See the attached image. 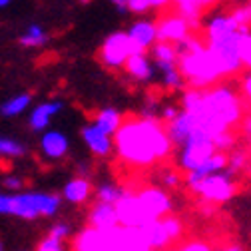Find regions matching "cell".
Returning <instances> with one entry per match:
<instances>
[{"instance_id": "1", "label": "cell", "mask_w": 251, "mask_h": 251, "mask_svg": "<svg viewBox=\"0 0 251 251\" xmlns=\"http://www.w3.org/2000/svg\"><path fill=\"white\" fill-rule=\"evenodd\" d=\"M181 110L194 116L196 130L213 140L233 132L247 114L237 82L231 80L219 82L207 90L187 88L181 94Z\"/></svg>"}, {"instance_id": "2", "label": "cell", "mask_w": 251, "mask_h": 251, "mask_svg": "<svg viewBox=\"0 0 251 251\" xmlns=\"http://www.w3.org/2000/svg\"><path fill=\"white\" fill-rule=\"evenodd\" d=\"M174 142L168 128L153 118L132 116L124 120L122 128L114 136V151L118 160L130 168H151L166 162L174 153Z\"/></svg>"}, {"instance_id": "3", "label": "cell", "mask_w": 251, "mask_h": 251, "mask_svg": "<svg viewBox=\"0 0 251 251\" xmlns=\"http://www.w3.org/2000/svg\"><path fill=\"white\" fill-rule=\"evenodd\" d=\"M62 196L46 192H20L2 194L0 192V215H10L26 222L40 217H54L62 207Z\"/></svg>"}, {"instance_id": "4", "label": "cell", "mask_w": 251, "mask_h": 251, "mask_svg": "<svg viewBox=\"0 0 251 251\" xmlns=\"http://www.w3.org/2000/svg\"><path fill=\"white\" fill-rule=\"evenodd\" d=\"M179 70L185 78V84H190V88L196 90H207L226 80L222 68H219V62L215 60L207 44L200 50L179 54Z\"/></svg>"}, {"instance_id": "5", "label": "cell", "mask_w": 251, "mask_h": 251, "mask_svg": "<svg viewBox=\"0 0 251 251\" xmlns=\"http://www.w3.org/2000/svg\"><path fill=\"white\" fill-rule=\"evenodd\" d=\"M183 183H185L187 190H190L205 205H222V203H227L237 194V179L227 170L226 172H219V174H211V176L201 177V179L183 181Z\"/></svg>"}, {"instance_id": "6", "label": "cell", "mask_w": 251, "mask_h": 251, "mask_svg": "<svg viewBox=\"0 0 251 251\" xmlns=\"http://www.w3.org/2000/svg\"><path fill=\"white\" fill-rule=\"evenodd\" d=\"M251 32V28H239L237 32L224 36L219 40L207 42V48L213 52L215 60L219 62V68L224 72V78H235L239 76L245 68H243V60H241V44L245 34Z\"/></svg>"}, {"instance_id": "7", "label": "cell", "mask_w": 251, "mask_h": 251, "mask_svg": "<svg viewBox=\"0 0 251 251\" xmlns=\"http://www.w3.org/2000/svg\"><path fill=\"white\" fill-rule=\"evenodd\" d=\"M213 153H217L213 138L196 130L190 138H187V142L176 151V166L183 174H192V172L200 170Z\"/></svg>"}, {"instance_id": "8", "label": "cell", "mask_w": 251, "mask_h": 251, "mask_svg": "<svg viewBox=\"0 0 251 251\" xmlns=\"http://www.w3.org/2000/svg\"><path fill=\"white\" fill-rule=\"evenodd\" d=\"M124 249V227L116 229H94L86 226L72 237V251H122Z\"/></svg>"}, {"instance_id": "9", "label": "cell", "mask_w": 251, "mask_h": 251, "mask_svg": "<svg viewBox=\"0 0 251 251\" xmlns=\"http://www.w3.org/2000/svg\"><path fill=\"white\" fill-rule=\"evenodd\" d=\"M185 226L177 215H168L162 217L158 222H153L146 227H142V233L146 237V241L150 243V247L153 251H166L170 249L174 243H177L183 237Z\"/></svg>"}, {"instance_id": "10", "label": "cell", "mask_w": 251, "mask_h": 251, "mask_svg": "<svg viewBox=\"0 0 251 251\" xmlns=\"http://www.w3.org/2000/svg\"><path fill=\"white\" fill-rule=\"evenodd\" d=\"M136 54V48L128 36V32H114L110 34L102 48H100V60L106 68H112V70H120V68H126L128 60Z\"/></svg>"}, {"instance_id": "11", "label": "cell", "mask_w": 251, "mask_h": 251, "mask_svg": "<svg viewBox=\"0 0 251 251\" xmlns=\"http://www.w3.org/2000/svg\"><path fill=\"white\" fill-rule=\"evenodd\" d=\"M150 222H158V219L162 217H168L172 215V209H174V200L170 196L168 190H164V187L160 185H144L140 187V190L136 192Z\"/></svg>"}, {"instance_id": "12", "label": "cell", "mask_w": 251, "mask_h": 251, "mask_svg": "<svg viewBox=\"0 0 251 251\" xmlns=\"http://www.w3.org/2000/svg\"><path fill=\"white\" fill-rule=\"evenodd\" d=\"M116 211H118V222H120L122 227L142 229V227H146V226L151 224L136 192H128V194H126L116 203Z\"/></svg>"}, {"instance_id": "13", "label": "cell", "mask_w": 251, "mask_h": 251, "mask_svg": "<svg viewBox=\"0 0 251 251\" xmlns=\"http://www.w3.org/2000/svg\"><path fill=\"white\" fill-rule=\"evenodd\" d=\"M194 28L183 16H179L177 12H170L166 16L160 18L158 22V42H166V44H181L183 40H187L192 36Z\"/></svg>"}, {"instance_id": "14", "label": "cell", "mask_w": 251, "mask_h": 251, "mask_svg": "<svg viewBox=\"0 0 251 251\" xmlns=\"http://www.w3.org/2000/svg\"><path fill=\"white\" fill-rule=\"evenodd\" d=\"M237 30H239V26L233 20L231 12L219 10V12H213L205 18V22H203V40L207 44V42L219 40L224 36H229V34L237 32Z\"/></svg>"}, {"instance_id": "15", "label": "cell", "mask_w": 251, "mask_h": 251, "mask_svg": "<svg viewBox=\"0 0 251 251\" xmlns=\"http://www.w3.org/2000/svg\"><path fill=\"white\" fill-rule=\"evenodd\" d=\"M128 36L136 52H148L158 44V24L151 20H138L130 26Z\"/></svg>"}, {"instance_id": "16", "label": "cell", "mask_w": 251, "mask_h": 251, "mask_svg": "<svg viewBox=\"0 0 251 251\" xmlns=\"http://www.w3.org/2000/svg\"><path fill=\"white\" fill-rule=\"evenodd\" d=\"M82 140L88 146V150L94 155H98V158H108L114 151V138L104 134L102 130H98L92 122L82 126Z\"/></svg>"}, {"instance_id": "17", "label": "cell", "mask_w": 251, "mask_h": 251, "mask_svg": "<svg viewBox=\"0 0 251 251\" xmlns=\"http://www.w3.org/2000/svg\"><path fill=\"white\" fill-rule=\"evenodd\" d=\"M88 226L94 229H102V231L120 227L116 205L104 203V201H94L88 211Z\"/></svg>"}, {"instance_id": "18", "label": "cell", "mask_w": 251, "mask_h": 251, "mask_svg": "<svg viewBox=\"0 0 251 251\" xmlns=\"http://www.w3.org/2000/svg\"><path fill=\"white\" fill-rule=\"evenodd\" d=\"M70 150V142L68 136L62 134L58 130H48L42 134L40 138V151L48 162H58L62 160Z\"/></svg>"}, {"instance_id": "19", "label": "cell", "mask_w": 251, "mask_h": 251, "mask_svg": "<svg viewBox=\"0 0 251 251\" xmlns=\"http://www.w3.org/2000/svg\"><path fill=\"white\" fill-rule=\"evenodd\" d=\"M64 110V102L62 100H50V102H42L38 104L32 112H30L28 124L34 132H48L50 122Z\"/></svg>"}, {"instance_id": "20", "label": "cell", "mask_w": 251, "mask_h": 251, "mask_svg": "<svg viewBox=\"0 0 251 251\" xmlns=\"http://www.w3.org/2000/svg\"><path fill=\"white\" fill-rule=\"evenodd\" d=\"M124 70L128 72V76H132L134 80H138L142 84L151 82L155 76V64L151 60V54H148V52H136L128 60V64H126Z\"/></svg>"}, {"instance_id": "21", "label": "cell", "mask_w": 251, "mask_h": 251, "mask_svg": "<svg viewBox=\"0 0 251 251\" xmlns=\"http://www.w3.org/2000/svg\"><path fill=\"white\" fill-rule=\"evenodd\" d=\"M94 194V187L90 183L88 177L84 176H76L70 181H66V185L62 187V200L72 203V205H82L86 203Z\"/></svg>"}, {"instance_id": "22", "label": "cell", "mask_w": 251, "mask_h": 251, "mask_svg": "<svg viewBox=\"0 0 251 251\" xmlns=\"http://www.w3.org/2000/svg\"><path fill=\"white\" fill-rule=\"evenodd\" d=\"M151 60L155 64V70L168 72L174 68H179V52L177 46L174 44H166V42H158L151 48Z\"/></svg>"}, {"instance_id": "23", "label": "cell", "mask_w": 251, "mask_h": 251, "mask_svg": "<svg viewBox=\"0 0 251 251\" xmlns=\"http://www.w3.org/2000/svg\"><path fill=\"white\" fill-rule=\"evenodd\" d=\"M92 124L96 126L98 130H102L104 134H108V136L114 138V136L118 134V130L122 128L124 116H122L120 110H116V108H104V110H100L96 116H94Z\"/></svg>"}, {"instance_id": "24", "label": "cell", "mask_w": 251, "mask_h": 251, "mask_svg": "<svg viewBox=\"0 0 251 251\" xmlns=\"http://www.w3.org/2000/svg\"><path fill=\"white\" fill-rule=\"evenodd\" d=\"M174 6H176L174 12H177L179 16H183L187 22L192 24L194 30H198L201 26V12L203 10L200 8L198 0H174Z\"/></svg>"}, {"instance_id": "25", "label": "cell", "mask_w": 251, "mask_h": 251, "mask_svg": "<svg viewBox=\"0 0 251 251\" xmlns=\"http://www.w3.org/2000/svg\"><path fill=\"white\" fill-rule=\"evenodd\" d=\"M30 102H32V96H30V94H16V96H12L6 102L0 104V116L16 118L30 108Z\"/></svg>"}, {"instance_id": "26", "label": "cell", "mask_w": 251, "mask_h": 251, "mask_svg": "<svg viewBox=\"0 0 251 251\" xmlns=\"http://www.w3.org/2000/svg\"><path fill=\"white\" fill-rule=\"evenodd\" d=\"M126 194H128V190L126 187H122L120 183H114V181H104L96 187V201H104V203H112L116 205Z\"/></svg>"}, {"instance_id": "27", "label": "cell", "mask_w": 251, "mask_h": 251, "mask_svg": "<svg viewBox=\"0 0 251 251\" xmlns=\"http://www.w3.org/2000/svg\"><path fill=\"white\" fill-rule=\"evenodd\" d=\"M249 160H251V153L245 148H233L227 153V172L237 177L243 170L249 168Z\"/></svg>"}, {"instance_id": "28", "label": "cell", "mask_w": 251, "mask_h": 251, "mask_svg": "<svg viewBox=\"0 0 251 251\" xmlns=\"http://www.w3.org/2000/svg\"><path fill=\"white\" fill-rule=\"evenodd\" d=\"M122 251H153L146 241L142 229L124 227V249Z\"/></svg>"}, {"instance_id": "29", "label": "cell", "mask_w": 251, "mask_h": 251, "mask_svg": "<svg viewBox=\"0 0 251 251\" xmlns=\"http://www.w3.org/2000/svg\"><path fill=\"white\" fill-rule=\"evenodd\" d=\"M48 42V34L44 32V28L38 24H32L24 30V34L20 36V44L26 48H40Z\"/></svg>"}, {"instance_id": "30", "label": "cell", "mask_w": 251, "mask_h": 251, "mask_svg": "<svg viewBox=\"0 0 251 251\" xmlns=\"http://www.w3.org/2000/svg\"><path fill=\"white\" fill-rule=\"evenodd\" d=\"M26 153V148L10 138H0V158H20Z\"/></svg>"}, {"instance_id": "31", "label": "cell", "mask_w": 251, "mask_h": 251, "mask_svg": "<svg viewBox=\"0 0 251 251\" xmlns=\"http://www.w3.org/2000/svg\"><path fill=\"white\" fill-rule=\"evenodd\" d=\"M162 86H164L166 90H172V92L183 90V86H185V78H183L181 70H179V68H174V70L162 72Z\"/></svg>"}, {"instance_id": "32", "label": "cell", "mask_w": 251, "mask_h": 251, "mask_svg": "<svg viewBox=\"0 0 251 251\" xmlns=\"http://www.w3.org/2000/svg\"><path fill=\"white\" fill-rule=\"evenodd\" d=\"M231 16H233V20L237 22L239 28H251V0L237 4L231 10Z\"/></svg>"}, {"instance_id": "33", "label": "cell", "mask_w": 251, "mask_h": 251, "mask_svg": "<svg viewBox=\"0 0 251 251\" xmlns=\"http://www.w3.org/2000/svg\"><path fill=\"white\" fill-rule=\"evenodd\" d=\"M237 88H239V94H241L245 106L251 108V70H243L237 76Z\"/></svg>"}, {"instance_id": "34", "label": "cell", "mask_w": 251, "mask_h": 251, "mask_svg": "<svg viewBox=\"0 0 251 251\" xmlns=\"http://www.w3.org/2000/svg\"><path fill=\"white\" fill-rule=\"evenodd\" d=\"M181 176L177 170H164L160 172V187H164V190H176V187L181 183Z\"/></svg>"}, {"instance_id": "35", "label": "cell", "mask_w": 251, "mask_h": 251, "mask_svg": "<svg viewBox=\"0 0 251 251\" xmlns=\"http://www.w3.org/2000/svg\"><path fill=\"white\" fill-rule=\"evenodd\" d=\"M34 251H66V243L46 233V235L38 241V245H36Z\"/></svg>"}, {"instance_id": "36", "label": "cell", "mask_w": 251, "mask_h": 251, "mask_svg": "<svg viewBox=\"0 0 251 251\" xmlns=\"http://www.w3.org/2000/svg\"><path fill=\"white\" fill-rule=\"evenodd\" d=\"M172 251H213L211 249V245L207 243V241H203V239H192V241H183V243H179L176 249H172Z\"/></svg>"}, {"instance_id": "37", "label": "cell", "mask_w": 251, "mask_h": 251, "mask_svg": "<svg viewBox=\"0 0 251 251\" xmlns=\"http://www.w3.org/2000/svg\"><path fill=\"white\" fill-rule=\"evenodd\" d=\"M48 235H52V237H56V239H60V241H68L70 239V235H72V229H70V226L66 224V222H58V224H54L50 229H48Z\"/></svg>"}, {"instance_id": "38", "label": "cell", "mask_w": 251, "mask_h": 251, "mask_svg": "<svg viewBox=\"0 0 251 251\" xmlns=\"http://www.w3.org/2000/svg\"><path fill=\"white\" fill-rule=\"evenodd\" d=\"M241 60H243V68L251 70V32L245 34L243 44H241Z\"/></svg>"}, {"instance_id": "39", "label": "cell", "mask_w": 251, "mask_h": 251, "mask_svg": "<svg viewBox=\"0 0 251 251\" xmlns=\"http://www.w3.org/2000/svg\"><path fill=\"white\" fill-rule=\"evenodd\" d=\"M2 185H4V190L10 192V194H20V192H22V187H24V179L18 177V176H10V177L4 179Z\"/></svg>"}, {"instance_id": "40", "label": "cell", "mask_w": 251, "mask_h": 251, "mask_svg": "<svg viewBox=\"0 0 251 251\" xmlns=\"http://www.w3.org/2000/svg\"><path fill=\"white\" fill-rule=\"evenodd\" d=\"M150 8H151L150 0H130V4H128V10L134 14H146Z\"/></svg>"}, {"instance_id": "41", "label": "cell", "mask_w": 251, "mask_h": 251, "mask_svg": "<svg viewBox=\"0 0 251 251\" xmlns=\"http://www.w3.org/2000/svg\"><path fill=\"white\" fill-rule=\"evenodd\" d=\"M239 134L251 144V112H247V114L243 116V120H241V124H239Z\"/></svg>"}, {"instance_id": "42", "label": "cell", "mask_w": 251, "mask_h": 251, "mask_svg": "<svg viewBox=\"0 0 251 251\" xmlns=\"http://www.w3.org/2000/svg\"><path fill=\"white\" fill-rule=\"evenodd\" d=\"M179 112H181V108H177V106H172V104H170V106H164V108H162V114H160V116L170 124V122H174V120L179 116Z\"/></svg>"}, {"instance_id": "43", "label": "cell", "mask_w": 251, "mask_h": 251, "mask_svg": "<svg viewBox=\"0 0 251 251\" xmlns=\"http://www.w3.org/2000/svg\"><path fill=\"white\" fill-rule=\"evenodd\" d=\"M150 4H151L153 10L164 12V10H168V8L174 4V0H150Z\"/></svg>"}, {"instance_id": "44", "label": "cell", "mask_w": 251, "mask_h": 251, "mask_svg": "<svg viewBox=\"0 0 251 251\" xmlns=\"http://www.w3.org/2000/svg\"><path fill=\"white\" fill-rule=\"evenodd\" d=\"M110 2L114 4V8H118V12H130L128 10L130 0H110Z\"/></svg>"}, {"instance_id": "45", "label": "cell", "mask_w": 251, "mask_h": 251, "mask_svg": "<svg viewBox=\"0 0 251 251\" xmlns=\"http://www.w3.org/2000/svg\"><path fill=\"white\" fill-rule=\"evenodd\" d=\"M217 2H222V0H198V4H200V8H201V10H207V8L215 6Z\"/></svg>"}, {"instance_id": "46", "label": "cell", "mask_w": 251, "mask_h": 251, "mask_svg": "<svg viewBox=\"0 0 251 251\" xmlns=\"http://www.w3.org/2000/svg\"><path fill=\"white\" fill-rule=\"evenodd\" d=\"M219 251H243V247H241V245H237V243H229V245L222 247Z\"/></svg>"}, {"instance_id": "47", "label": "cell", "mask_w": 251, "mask_h": 251, "mask_svg": "<svg viewBox=\"0 0 251 251\" xmlns=\"http://www.w3.org/2000/svg\"><path fill=\"white\" fill-rule=\"evenodd\" d=\"M10 2H12V0H0V8H6Z\"/></svg>"}, {"instance_id": "48", "label": "cell", "mask_w": 251, "mask_h": 251, "mask_svg": "<svg viewBox=\"0 0 251 251\" xmlns=\"http://www.w3.org/2000/svg\"><path fill=\"white\" fill-rule=\"evenodd\" d=\"M0 251H4V243H2V237H0Z\"/></svg>"}, {"instance_id": "49", "label": "cell", "mask_w": 251, "mask_h": 251, "mask_svg": "<svg viewBox=\"0 0 251 251\" xmlns=\"http://www.w3.org/2000/svg\"><path fill=\"white\" fill-rule=\"evenodd\" d=\"M247 172H249V176H251V160H249V168H247Z\"/></svg>"}]
</instances>
